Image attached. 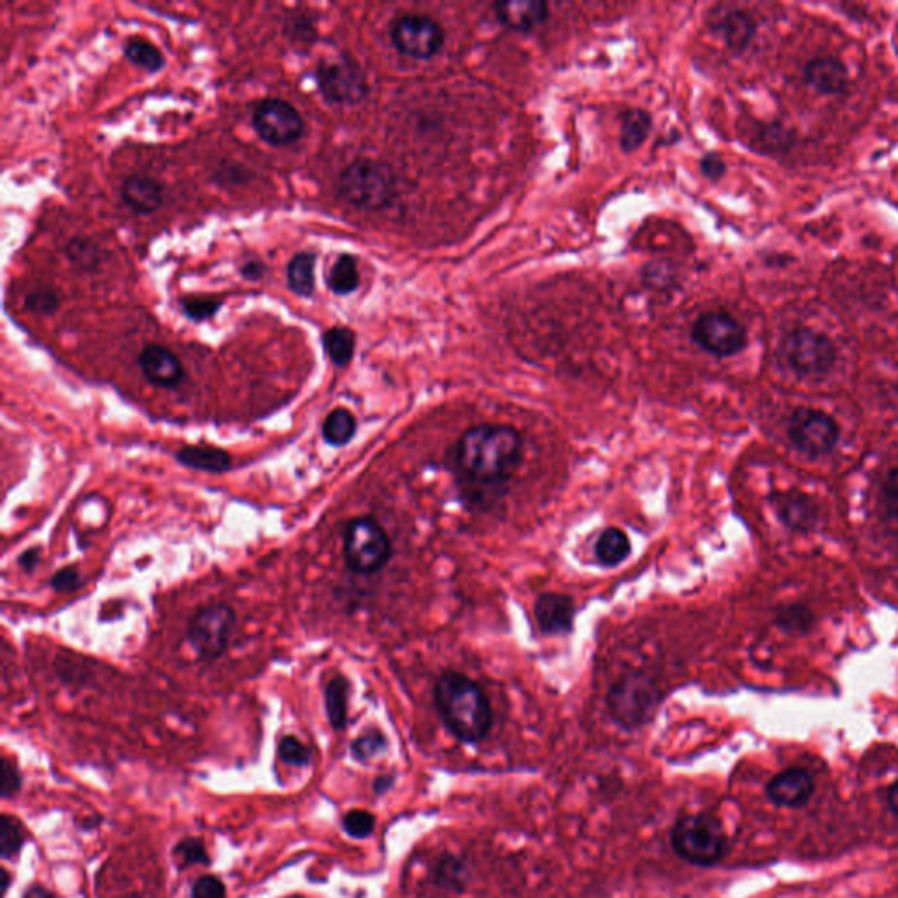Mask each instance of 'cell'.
Masks as SVG:
<instances>
[{
	"label": "cell",
	"instance_id": "1",
	"mask_svg": "<svg viewBox=\"0 0 898 898\" xmlns=\"http://www.w3.org/2000/svg\"><path fill=\"white\" fill-rule=\"evenodd\" d=\"M523 440L509 425L471 426L459 442V465L479 483L505 482L522 462Z\"/></svg>",
	"mask_w": 898,
	"mask_h": 898
},
{
	"label": "cell",
	"instance_id": "2",
	"mask_svg": "<svg viewBox=\"0 0 898 898\" xmlns=\"http://www.w3.org/2000/svg\"><path fill=\"white\" fill-rule=\"evenodd\" d=\"M436 704L449 732L463 743H479L491 729L490 701L465 674L448 670L437 679Z\"/></svg>",
	"mask_w": 898,
	"mask_h": 898
},
{
	"label": "cell",
	"instance_id": "3",
	"mask_svg": "<svg viewBox=\"0 0 898 898\" xmlns=\"http://www.w3.org/2000/svg\"><path fill=\"white\" fill-rule=\"evenodd\" d=\"M670 843L679 858L697 867L716 865L729 848L721 821L704 812L679 818L670 832Z\"/></svg>",
	"mask_w": 898,
	"mask_h": 898
},
{
	"label": "cell",
	"instance_id": "4",
	"mask_svg": "<svg viewBox=\"0 0 898 898\" xmlns=\"http://www.w3.org/2000/svg\"><path fill=\"white\" fill-rule=\"evenodd\" d=\"M339 193L351 206L381 209L395 195V176L390 167L376 161H357L341 172Z\"/></svg>",
	"mask_w": 898,
	"mask_h": 898
},
{
	"label": "cell",
	"instance_id": "5",
	"mask_svg": "<svg viewBox=\"0 0 898 898\" xmlns=\"http://www.w3.org/2000/svg\"><path fill=\"white\" fill-rule=\"evenodd\" d=\"M660 698V690L646 674H627L611 688L607 707L616 723L633 730L655 716Z\"/></svg>",
	"mask_w": 898,
	"mask_h": 898
},
{
	"label": "cell",
	"instance_id": "6",
	"mask_svg": "<svg viewBox=\"0 0 898 898\" xmlns=\"http://www.w3.org/2000/svg\"><path fill=\"white\" fill-rule=\"evenodd\" d=\"M346 564L358 574H376L390 562L392 542L376 519L357 518L344 534Z\"/></svg>",
	"mask_w": 898,
	"mask_h": 898
},
{
	"label": "cell",
	"instance_id": "7",
	"mask_svg": "<svg viewBox=\"0 0 898 898\" xmlns=\"http://www.w3.org/2000/svg\"><path fill=\"white\" fill-rule=\"evenodd\" d=\"M238 616L230 605H204L195 613L189 627V641L201 660H216L229 647Z\"/></svg>",
	"mask_w": 898,
	"mask_h": 898
},
{
	"label": "cell",
	"instance_id": "8",
	"mask_svg": "<svg viewBox=\"0 0 898 898\" xmlns=\"http://www.w3.org/2000/svg\"><path fill=\"white\" fill-rule=\"evenodd\" d=\"M783 355L800 376H825L837 360V349L825 334L795 329L783 339Z\"/></svg>",
	"mask_w": 898,
	"mask_h": 898
},
{
	"label": "cell",
	"instance_id": "9",
	"mask_svg": "<svg viewBox=\"0 0 898 898\" xmlns=\"http://www.w3.org/2000/svg\"><path fill=\"white\" fill-rule=\"evenodd\" d=\"M793 446L809 457L826 454L839 442V425L830 414L818 409L800 408L788 422Z\"/></svg>",
	"mask_w": 898,
	"mask_h": 898
},
{
	"label": "cell",
	"instance_id": "10",
	"mask_svg": "<svg viewBox=\"0 0 898 898\" xmlns=\"http://www.w3.org/2000/svg\"><path fill=\"white\" fill-rule=\"evenodd\" d=\"M317 79L320 92L334 104H358L367 95L365 74L348 56L323 60Z\"/></svg>",
	"mask_w": 898,
	"mask_h": 898
},
{
	"label": "cell",
	"instance_id": "11",
	"mask_svg": "<svg viewBox=\"0 0 898 898\" xmlns=\"http://www.w3.org/2000/svg\"><path fill=\"white\" fill-rule=\"evenodd\" d=\"M692 337L704 351L721 358L739 354L747 341L746 329L723 311L702 315L693 325Z\"/></svg>",
	"mask_w": 898,
	"mask_h": 898
},
{
	"label": "cell",
	"instance_id": "12",
	"mask_svg": "<svg viewBox=\"0 0 898 898\" xmlns=\"http://www.w3.org/2000/svg\"><path fill=\"white\" fill-rule=\"evenodd\" d=\"M392 42L402 55L418 60L432 59L445 44V30L428 16L408 14L392 27Z\"/></svg>",
	"mask_w": 898,
	"mask_h": 898
},
{
	"label": "cell",
	"instance_id": "13",
	"mask_svg": "<svg viewBox=\"0 0 898 898\" xmlns=\"http://www.w3.org/2000/svg\"><path fill=\"white\" fill-rule=\"evenodd\" d=\"M253 127L264 141L274 146L292 144L304 132V121L298 111L281 99L260 102L253 115Z\"/></svg>",
	"mask_w": 898,
	"mask_h": 898
},
{
	"label": "cell",
	"instance_id": "14",
	"mask_svg": "<svg viewBox=\"0 0 898 898\" xmlns=\"http://www.w3.org/2000/svg\"><path fill=\"white\" fill-rule=\"evenodd\" d=\"M766 793L775 806L800 809L811 800L814 781L806 769L790 767L767 783Z\"/></svg>",
	"mask_w": 898,
	"mask_h": 898
},
{
	"label": "cell",
	"instance_id": "15",
	"mask_svg": "<svg viewBox=\"0 0 898 898\" xmlns=\"http://www.w3.org/2000/svg\"><path fill=\"white\" fill-rule=\"evenodd\" d=\"M537 625L546 636H562L573 630L576 605L562 593H542L534 604Z\"/></svg>",
	"mask_w": 898,
	"mask_h": 898
},
{
	"label": "cell",
	"instance_id": "16",
	"mask_svg": "<svg viewBox=\"0 0 898 898\" xmlns=\"http://www.w3.org/2000/svg\"><path fill=\"white\" fill-rule=\"evenodd\" d=\"M138 362L142 374L153 385L172 388L183 380L184 371L179 358L158 344H150L146 348H142Z\"/></svg>",
	"mask_w": 898,
	"mask_h": 898
},
{
	"label": "cell",
	"instance_id": "17",
	"mask_svg": "<svg viewBox=\"0 0 898 898\" xmlns=\"http://www.w3.org/2000/svg\"><path fill=\"white\" fill-rule=\"evenodd\" d=\"M497 18L511 30H534L550 16V8L542 0H505L496 4Z\"/></svg>",
	"mask_w": 898,
	"mask_h": 898
},
{
	"label": "cell",
	"instance_id": "18",
	"mask_svg": "<svg viewBox=\"0 0 898 898\" xmlns=\"http://www.w3.org/2000/svg\"><path fill=\"white\" fill-rule=\"evenodd\" d=\"M806 81L825 95H839L848 87V70L834 56H818L806 67Z\"/></svg>",
	"mask_w": 898,
	"mask_h": 898
},
{
	"label": "cell",
	"instance_id": "19",
	"mask_svg": "<svg viewBox=\"0 0 898 898\" xmlns=\"http://www.w3.org/2000/svg\"><path fill=\"white\" fill-rule=\"evenodd\" d=\"M772 504L781 522L792 530L806 533L814 528L818 511L809 497L800 496V493H780V496L772 497Z\"/></svg>",
	"mask_w": 898,
	"mask_h": 898
},
{
	"label": "cell",
	"instance_id": "20",
	"mask_svg": "<svg viewBox=\"0 0 898 898\" xmlns=\"http://www.w3.org/2000/svg\"><path fill=\"white\" fill-rule=\"evenodd\" d=\"M121 197L133 211L150 215L164 202V189L158 181L147 176H130L121 187Z\"/></svg>",
	"mask_w": 898,
	"mask_h": 898
},
{
	"label": "cell",
	"instance_id": "21",
	"mask_svg": "<svg viewBox=\"0 0 898 898\" xmlns=\"http://www.w3.org/2000/svg\"><path fill=\"white\" fill-rule=\"evenodd\" d=\"M176 460L184 467L213 474L224 473L232 465L230 453L215 446H184L176 453Z\"/></svg>",
	"mask_w": 898,
	"mask_h": 898
},
{
	"label": "cell",
	"instance_id": "22",
	"mask_svg": "<svg viewBox=\"0 0 898 898\" xmlns=\"http://www.w3.org/2000/svg\"><path fill=\"white\" fill-rule=\"evenodd\" d=\"M630 551H632L630 539L619 528H605L601 537L596 539L595 556L602 567H618L624 560L628 559Z\"/></svg>",
	"mask_w": 898,
	"mask_h": 898
},
{
	"label": "cell",
	"instance_id": "23",
	"mask_svg": "<svg viewBox=\"0 0 898 898\" xmlns=\"http://www.w3.org/2000/svg\"><path fill=\"white\" fill-rule=\"evenodd\" d=\"M315 267H317V257H315V253H297L288 264V271H286V275H288V284L292 292L298 295V297H311L315 294V286H317V280H315Z\"/></svg>",
	"mask_w": 898,
	"mask_h": 898
},
{
	"label": "cell",
	"instance_id": "24",
	"mask_svg": "<svg viewBox=\"0 0 898 898\" xmlns=\"http://www.w3.org/2000/svg\"><path fill=\"white\" fill-rule=\"evenodd\" d=\"M349 684L343 676L332 679L325 687V709L332 729L344 730L348 723Z\"/></svg>",
	"mask_w": 898,
	"mask_h": 898
},
{
	"label": "cell",
	"instance_id": "25",
	"mask_svg": "<svg viewBox=\"0 0 898 898\" xmlns=\"http://www.w3.org/2000/svg\"><path fill=\"white\" fill-rule=\"evenodd\" d=\"M755 33H757L755 22H753L749 14L743 13V11L729 13V16L721 22V34H723L724 42L735 51H743L752 42Z\"/></svg>",
	"mask_w": 898,
	"mask_h": 898
},
{
	"label": "cell",
	"instance_id": "26",
	"mask_svg": "<svg viewBox=\"0 0 898 898\" xmlns=\"http://www.w3.org/2000/svg\"><path fill=\"white\" fill-rule=\"evenodd\" d=\"M323 439L326 445L344 446L357 434V420L348 409H334L323 422Z\"/></svg>",
	"mask_w": 898,
	"mask_h": 898
},
{
	"label": "cell",
	"instance_id": "27",
	"mask_svg": "<svg viewBox=\"0 0 898 898\" xmlns=\"http://www.w3.org/2000/svg\"><path fill=\"white\" fill-rule=\"evenodd\" d=\"M326 284L337 295H348L355 292L358 288V284H360L357 260L351 255H341L335 260L331 272H329Z\"/></svg>",
	"mask_w": 898,
	"mask_h": 898
},
{
	"label": "cell",
	"instance_id": "28",
	"mask_svg": "<svg viewBox=\"0 0 898 898\" xmlns=\"http://www.w3.org/2000/svg\"><path fill=\"white\" fill-rule=\"evenodd\" d=\"M650 130L651 116L647 115L646 111H628L624 118V125H621V138H619L624 152H636L642 142L646 141Z\"/></svg>",
	"mask_w": 898,
	"mask_h": 898
},
{
	"label": "cell",
	"instance_id": "29",
	"mask_svg": "<svg viewBox=\"0 0 898 898\" xmlns=\"http://www.w3.org/2000/svg\"><path fill=\"white\" fill-rule=\"evenodd\" d=\"M323 348L332 362L346 367L355 354V334L343 326H335L323 334Z\"/></svg>",
	"mask_w": 898,
	"mask_h": 898
},
{
	"label": "cell",
	"instance_id": "30",
	"mask_svg": "<svg viewBox=\"0 0 898 898\" xmlns=\"http://www.w3.org/2000/svg\"><path fill=\"white\" fill-rule=\"evenodd\" d=\"M125 56L130 62H133V64L142 67V69L150 70V73L162 69L164 64H166V60H164L161 50L155 44H152V42L146 41V39H141V37H132V39L127 41V44H125Z\"/></svg>",
	"mask_w": 898,
	"mask_h": 898
},
{
	"label": "cell",
	"instance_id": "31",
	"mask_svg": "<svg viewBox=\"0 0 898 898\" xmlns=\"http://www.w3.org/2000/svg\"><path fill=\"white\" fill-rule=\"evenodd\" d=\"M467 881V871L459 858L446 857L436 869V883L440 888L462 891Z\"/></svg>",
	"mask_w": 898,
	"mask_h": 898
},
{
	"label": "cell",
	"instance_id": "32",
	"mask_svg": "<svg viewBox=\"0 0 898 898\" xmlns=\"http://www.w3.org/2000/svg\"><path fill=\"white\" fill-rule=\"evenodd\" d=\"M24 832L18 821L11 818V816H0V855L5 860L16 857L20 849L24 846Z\"/></svg>",
	"mask_w": 898,
	"mask_h": 898
},
{
	"label": "cell",
	"instance_id": "33",
	"mask_svg": "<svg viewBox=\"0 0 898 898\" xmlns=\"http://www.w3.org/2000/svg\"><path fill=\"white\" fill-rule=\"evenodd\" d=\"M176 865L181 871H187L189 867L207 865L209 857H207L206 846L202 844L201 839L195 837H187V839L179 841L175 848Z\"/></svg>",
	"mask_w": 898,
	"mask_h": 898
},
{
	"label": "cell",
	"instance_id": "34",
	"mask_svg": "<svg viewBox=\"0 0 898 898\" xmlns=\"http://www.w3.org/2000/svg\"><path fill=\"white\" fill-rule=\"evenodd\" d=\"M374 826H376V818L369 811L355 809V811H349L344 814V832L349 837H354V839H367L374 832Z\"/></svg>",
	"mask_w": 898,
	"mask_h": 898
},
{
	"label": "cell",
	"instance_id": "35",
	"mask_svg": "<svg viewBox=\"0 0 898 898\" xmlns=\"http://www.w3.org/2000/svg\"><path fill=\"white\" fill-rule=\"evenodd\" d=\"M278 755L284 764L294 767H306L311 761V749L306 744L300 743L294 735H286V737L281 739Z\"/></svg>",
	"mask_w": 898,
	"mask_h": 898
},
{
	"label": "cell",
	"instance_id": "36",
	"mask_svg": "<svg viewBox=\"0 0 898 898\" xmlns=\"http://www.w3.org/2000/svg\"><path fill=\"white\" fill-rule=\"evenodd\" d=\"M386 749V739L383 737V733L380 732H369L362 737H358L354 744H351V753H354V757L360 761L372 760V758L377 757L380 753L385 752Z\"/></svg>",
	"mask_w": 898,
	"mask_h": 898
},
{
	"label": "cell",
	"instance_id": "37",
	"mask_svg": "<svg viewBox=\"0 0 898 898\" xmlns=\"http://www.w3.org/2000/svg\"><path fill=\"white\" fill-rule=\"evenodd\" d=\"M220 298L213 297H189L183 300V311L192 320H207L220 309Z\"/></svg>",
	"mask_w": 898,
	"mask_h": 898
},
{
	"label": "cell",
	"instance_id": "38",
	"mask_svg": "<svg viewBox=\"0 0 898 898\" xmlns=\"http://www.w3.org/2000/svg\"><path fill=\"white\" fill-rule=\"evenodd\" d=\"M0 786H2V798L5 800L16 797L22 788L18 767L14 766V761L8 757L2 758V764H0Z\"/></svg>",
	"mask_w": 898,
	"mask_h": 898
},
{
	"label": "cell",
	"instance_id": "39",
	"mask_svg": "<svg viewBox=\"0 0 898 898\" xmlns=\"http://www.w3.org/2000/svg\"><path fill=\"white\" fill-rule=\"evenodd\" d=\"M59 295L55 292H51V290H37V292H33V294L25 298V306L30 311L41 312V315L55 312L59 309Z\"/></svg>",
	"mask_w": 898,
	"mask_h": 898
},
{
	"label": "cell",
	"instance_id": "40",
	"mask_svg": "<svg viewBox=\"0 0 898 898\" xmlns=\"http://www.w3.org/2000/svg\"><path fill=\"white\" fill-rule=\"evenodd\" d=\"M192 898H227V888L215 875H202L193 883Z\"/></svg>",
	"mask_w": 898,
	"mask_h": 898
},
{
	"label": "cell",
	"instance_id": "41",
	"mask_svg": "<svg viewBox=\"0 0 898 898\" xmlns=\"http://www.w3.org/2000/svg\"><path fill=\"white\" fill-rule=\"evenodd\" d=\"M84 585V578L76 567L60 568L59 573L51 578V588L59 593H73Z\"/></svg>",
	"mask_w": 898,
	"mask_h": 898
},
{
	"label": "cell",
	"instance_id": "42",
	"mask_svg": "<svg viewBox=\"0 0 898 898\" xmlns=\"http://www.w3.org/2000/svg\"><path fill=\"white\" fill-rule=\"evenodd\" d=\"M67 255H69L70 260L74 264H78V266L84 267V269H88L90 266H95L97 260V249L92 243H88V241H81V239H76L73 243L69 244V248H67Z\"/></svg>",
	"mask_w": 898,
	"mask_h": 898
},
{
	"label": "cell",
	"instance_id": "43",
	"mask_svg": "<svg viewBox=\"0 0 898 898\" xmlns=\"http://www.w3.org/2000/svg\"><path fill=\"white\" fill-rule=\"evenodd\" d=\"M811 613L809 611L804 610L800 605H790L786 610L781 611L780 625H783L784 628H788V630H800V628H806L807 625L811 624Z\"/></svg>",
	"mask_w": 898,
	"mask_h": 898
},
{
	"label": "cell",
	"instance_id": "44",
	"mask_svg": "<svg viewBox=\"0 0 898 898\" xmlns=\"http://www.w3.org/2000/svg\"><path fill=\"white\" fill-rule=\"evenodd\" d=\"M883 499H885L889 513L898 518V467L894 469L886 477L885 486H883Z\"/></svg>",
	"mask_w": 898,
	"mask_h": 898
},
{
	"label": "cell",
	"instance_id": "45",
	"mask_svg": "<svg viewBox=\"0 0 898 898\" xmlns=\"http://www.w3.org/2000/svg\"><path fill=\"white\" fill-rule=\"evenodd\" d=\"M724 162L716 153H709L702 161V172L709 179H720L724 175Z\"/></svg>",
	"mask_w": 898,
	"mask_h": 898
},
{
	"label": "cell",
	"instance_id": "46",
	"mask_svg": "<svg viewBox=\"0 0 898 898\" xmlns=\"http://www.w3.org/2000/svg\"><path fill=\"white\" fill-rule=\"evenodd\" d=\"M39 562H41V555H39V550H37V548H34V550H27L24 555L20 556V565H22L25 570H34Z\"/></svg>",
	"mask_w": 898,
	"mask_h": 898
},
{
	"label": "cell",
	"instance_id": "47",
	"mask_svg": "<svg viewBox=\"0 0 898 898\" xmlns=\"http://www.w3.org/2000/svg\"><path fill=\"white\" fill-rule=\"evenodd\" d=\"M264 266H261L260 261H248L246 266L243 267V274L248 278V280H258L264 274Z\"/></svg>",
	"mask_w": 898,
	"mask_h": 898
},
{
	"label": "cell",
	"instance_id": "48",
	"mask_svg": "<svg viewBox=\"0 0 898 898\" xmlns=\"http://www.w3.org/2000/svg\"><path fill=\"white\" fill-rule=\"evenodd\" d=\"M886 798H888L889 811L894 812V814L898 818V781H895V783L889 786Z\"/></svg>",
	"mask_w": 898,
	"mask_h": 898
},
{
	"label": "cell",
	"instance_id": "49",
	"mask_svg": "<svg viewBox=\"0 0 898 898\" xmlns=\"http://www.w3.org/2000/svg\"><path fill=\"white\" fill-rule=\"evenodd\" d=\"M24 898H55V895L42 886H33L25 891Z\"/></svg>",
	"mask_w": 898,
	"mask_h": 898
},
{
	"label": "cell",
	"instance_id": "50",
	"mask_svg": "<svg viewBox=\"0 0 898 898\" xmlns=\"http://www.w3.org/2000/svg\"><path fill=\"white\" fill-rule=\"evenodd\" d=\"M392 783H394L392 778H380V780L376 781V792L385 793L386 790L390 788Z\"/></svg>",
	"mask_w": 898,
	"mask_h": 898
}]
</instances>
